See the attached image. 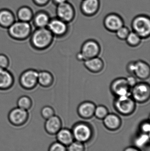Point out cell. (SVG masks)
Returning a JSON list of instances; mask_svg holds the SVG:
<instances>
[{
	"label": "cell",
	"instance_id": "8fae6325",
	"mask_svg": "<svg viewBox=\"0 0 150 151\" xmlns=\"http://www.w3.org/2000/svg\"><path fill=\"white\" fill-rule=\"evenodd\" d=\"M29 118L28 111L19 107H15L11 109L8 114L9 121L12 125L20 126L24 124Z\"/></svg>",
	"mask_w": 150,
	"mask_h": 151
},
{
	"label": "cell",
	"instance_id": "ac0fdd59",
	"mask_svg": "<svg viewBox=\"0 0 150 151\" xmlns=\"http://www.w3.org/2000/svg\"><path fill=\"white\" fill-rule=\"evenodd\" d=\"M83 62L85 67L92 73L101 72L105 67L104 61L98 56L87 59Z\"/></svg>",
	"mask_w": 150,
	"mask_h": 151
},
{
	"label": "cell",
	"instance_id": "e0dca14e",
	"mask_svg": "<svg viewBox=\"0 0 150 151\" xmlns=\"http://www.w3.org/2000/svg\"><path fill=\"white\" fill-rule=\"evenodd\" d=\"M100 5L99 0H83L81 4V10L85 16L91 17L97 12Z\"/></svg>",
	"mask_w": 150,
	"mask_h": 151
},
{
	"label": "cell",
	"instance_id": "44dd1931",
	"mask_svg": "<svg viewBox=\"0 0 150 151\" xmlns=\"http://www.w3.org/2000/svg\"><path fill=\"white\" fill-rule=\"evenodd\" d=\"M50 19V16L47 12L40 11L34 14L32 21L35 28H44L47 27Z\"/></svg>",
	"mask_w": 150,
	"mask_h": 151
},
{
	"label": "cell",
	"instance_id": "4fadbf2b",
	"mask_svg": "<svg viewBox=\"0 0 150 151\" xmlns=\"http://www.w3.org/2000/svg\"><path fill=\"white\" fill-rule=\"evenodd\" d=\"M104 24L107 30L112 32H115L124 26V21L122 18L118 14L112 13L105 18Z\"/></svg>",
	"mask_w": 150,
	"mask_h": 151
},
{
	"label": "cell",
	"instance_id": "7c38bea8",
	"mask_svg": "<svg viewBox=\"0 0 150 151\" xmlns=\"http://www.w3.org/2000/svg\"><path fill=\"white\" fill-rule=\"evenodd\" d=\"M56 13L57 18L67 23L72 21L75 17L74 7L67 1L57 5Z\"/></svg>",
	"mask_w": 150,
	"mask_h": 151
},
{
	"label": "cell",
	"instance_id": "f1b7e54d",
	"mask_svg": "<svg viewBox=\"0 0 150 151\" xmlns=\"http://www.w3.org/2000/svg\"><path fill=\"white\" fill-rule=\"evenodd\" d=\"M108 114L107 108L102 105L96 106L94 116L99 119H103Z\"/></svg>",
	"mask_w": 150,
	"mask_h": 151
},
{
	"label": "cell",
	"instance_id": "1f68e13d",
	"mask_svg": "<svg viewBox=\"0 0 150 151\" xmlns=\"http://www.w3.org/2000/svg\"><path fill=\"white\" fill-rule=\"evenodd\" d=\"M68 151H85V146L83 143L76 141L69 145Z\"/></svg>",
	"mask_w": 150,
	"mask_h": 151
},
{
	"label": "cell",
	"instance_id": "3957f363",
	"mask_svg": "<svg viewBox=\"0 0 150 151\" xmlns=\"http://www.w3.org/2000/svg\"><path fill=\"white\" fill-rule=\"evenodd\" d=\"M113 104L116 111L124 116L132 114L136 107V103L131 96L115 98Z\"/></svg>",
	"mask_w": 150,
	"mask_h": 151
},
{
	"label": "cell",
	"instance_id": "d4e9b609",
	"mask_svg": "<svg viewBox=\"0 0 150 151\" xmlns=\"http://www.w3.org/2000/svg\"><path fill=\"white\" fill-rule=\"evenodd\" d=\"M56 135L58 142L65 146H69L74 141L72 131L67 129H61Z\"/></svg>",
	"mask_w": 150,
	"mask_h": 151
},
{
	"label": "cell",
	"instance_id": "484cf974",
	"mask_svg": "<svg viewBox=\"0 0 150 151\" xmlns=\"http://www.w3.org/2000/svg\"><path fill=\"white\" fill-rule=\"evenodd\" d=\"M33 105L32 100L28 96H22L19 97L17 101V106L18 107L28 111Z\"/></svg>",
	"mask_w": 150,
	"mask_h": 151
},
{
	"label": "cell",
	"instance_id": "8d00e7d4",
	"mask_svg": "<svg viewBox=\"0 0 150 151\" xmlns=\"http://www.w3.org/2000/svg\"><path fill=\"white\" fill-rule=\"evenodd\" d=\"M135 62L132 61L129 62L127 66V71L130 75H134V72L135 70Z\"/></svg>",
	"mask_w": 150,
	"mask_h": 151
},
{
	"label": "cell",
	"instance_id": "30bf717a",
	"mask_svg": "<svg viewBox=\"0 0 150 151\" xmlns=\"http://www.w3.org/2000/svg\"><path fill=\"white\" fill-rule=\"evenodd\" d=\"M47 27L54 37L58 38L65 36L68 31V23L57 17L51 18Z\"/></svg>",
	"mask_w": 150,
	"mask_h": 151
},
{
	"label": "cell",
	"instance_id": "f546056e",
	"mask_svg": "<svg viewBox=\"0 0 150 151\" xmlns=\"http://www.w3.org/2000/svg\"><path fill=\"white\" fill-rule=\"evenodd\" d=\"M41 114L44 119L46 120L55 115V111L52 106H45L41 110Z\"/></svg>",
	"mask_w": 150,
	"mask_h": 151
},
{
	"label": "cell",
	"instance_id": "7a4b0ae2",
	"mask_svg": "<svg viewBox=\"0 0 150 151\" xmlns=\"http://www.w3.org/2000/svg\"><path fill=\"white\" fill-rule=\"evenodd\" d=\"M7 29L9 36L18 41L29 39L33 31L31 23L18 20H16Z\"/></svg>",
	"mask_w": 150,
	"mask_h": 151
},
{
	"label": "cell",
	"instance_id": "f35d334b",
	"mask_svg": "<svg viewBox=\"0 0 150 151\" xmlns=\"http://www.w3.org/2000/svg\"><path fill=\"white\" fill-rule=\"evenodd\" d=\"M76 59H77L78 61H80V62H84V61H85L84 58L83 57L82 55V53H81L80 51L76 54Z\"/></svg>",
	"mask_w": 150,
	"mask_h": 151
},
{
	"label": "cell",
	"instance_id": "6da1fadb",
	"mask_svg": "<svg viewBox=\"0 0 150 151\" xmlns=\"http://www.w3.org/2000/svg\"><path fill=\"white\" fill-rule=\"evenodd\" d=\"M53 36L47 27L36 28L30 37V44L35 50H45L49 47L53 41Z\"/></svg>",
	"mask_w": 150,
	"mask_h": 151
},
{
	"label": "cell",
	"instance_id": "d6a6232c",
	"mask_svg": "<svg viewBox=\"0 0 150 151\" xmlns=\"http://www.w3.org/2000/svg\"><path fill=\"white\" fill-rule=\"evenodd\" d=\"M10 65V60L6 55L0 54V68L8 69Z\"/></svg>",
	"mask_w": 150,
	"mask_h": 151
},
{
	"label": "cell",
	"instance_id": "cb8c5ba5",
	"mask_svg": "<svg viewBox=\"0 0 150 151\" xmlns=\"http://www.w3.org/2000/svg\"><path fill=\"white\" fill-rule=\"evenodd\" d=\"M33 15V11L30 7L23 6L17 11L16 17L18 20L30 23L32 20Z\"/></svg>",
	"mask_w": 150,
	"mask_h": 151
},
{
	"label": "cell",
	"instance_id": "e575fe53",
	"mask_svg": "<svg viewBox=\"0 0 150 151\" xmlns=\"http://www.w3.org/2000/svg\"><path fill=\"white\" fill-rule=\"evenodd\" d=\"M127 83L130 88H133L137 83V80L135 76L133 75H130L126 78Z\"/></svg>",
	"mask_w": 150,
	"mask_h": 151
},
{
	"label": "cell",
	"instance_id": "d6986e66",
	"mask_svg": "<svg viewBox=\"0 0 150 151\" xmlns=\"http://www.w3.org/2000/svg\"><path fill=\"white\" fill-rule=\"evenodd\" d=\"M61 127V120L60 117L56 115H53L46 120L45 128L47 133L49 134H56Z\"/></svg>",
	"mask_w": 150,
	"mask_h": 151
},
{
	"label": "cell",
	"instance_id": "9a60e30c",
	"mask_svg": "<svg viewBox=\"0 0 150 151\" xmlns=\"http://www.w3.org/2000/svg\"><path fill=\"white\" fill-rule=\"evenodd\" d=\"M134 75L142 81L149 79L150 76V67L149 64L142 60L135 61Z\"/></svg>",
	"mask_w": 150,
	"mask_h": 151
},
{
	"label": "cell",
	"instance_id": "9c48e42d",
	"mask_svg": "<svg viewBox=\"0 0 150 151\" xmlns=\"http://www.w3.org/2000/svg\"><path fill=\"white\" fill-rule=\"evenodd\" d=\"M101 51V47L97 42L93 40L85 42L81 47L80 52L85 60L98 57Z\"/></svg>",
	"mask_w": 150,
	"mask_h": 151
},
{
	"label": "cell",
	"instance_id": "83f0119b",
	"mask_svg": "<svg viewBox=\"0 0 150 151\" xmlns=\"http://www.w3.org/2000/svg\"><path fill=\"white\" fill-rule=\"evenodd\" d=\"M149 135L148 134L142 133L140 135L137 136L134 140L135 147L138 149L143 148L146 146L149 142Z\"/></svg>",
	"mask_w": 150,
	"mask_h": 151
},
{
	"label": "cell",
	"instance_id": "7402d4cb",
	"mask_svg": "<svg viewBox=\"0 0 150 151\" xmlns=\"http://www.w3.org/2000/svg\"><path fill=\"white\" fill-rule=\"evenodd\" d=\"M103 120L105 127L109 130H116L121 124L120 118L115 114L108 113Z\"/></svg>",
	"mask_w": 150,
	"mask_h": 151
},
{
	"label": "cell",
	"instance_id": "4dcf8cb0",
	"mask_svg": "<svg viewBox=\"0 0 150 151\" xmlns=\"http://www.w3.org/2000/svg\"><path fill=\"white\" fill-rule=\"evenodd\" d=\"M129 32L130 31L129 28L127 27L123 26L118 29L115 33L118 39L122 40H125Z\"/></svg>",
	"mask_w": 150,
	"mask_h": 151
},
{
	"label": "cell",
	"instance_id": "ba28073f",
	"mask_svg": "<svg viewBox=\"0 0 150 151\" xmlns=\"http://www.w3.org/2000/svg\"><path fill=\"white\" fill-rule=\"evenodd\" d=\"M110 90L115 98L131 96V88L124 77L114 79L110 85Z\"/></svg>",
	"mask_w": 150,
	"mask_h": 151
},
{
	"label": "cell",
	"instance_id": "52a82bcc",
	"mask_svg": "<svg viewBox=\"0 0 150 151\" xmlns=\"http://www.w3.org/2000/svg\"><path fill=\"white\" fill-rule=\"evenodd\" d=\"M72 133L76 141L83 143L90 141L92 135L90 126L85 122H79L75 125Z\"/></svg>",
	"mask_w": 150,
	"mask_h": 151
},
{
	"label": "cell",
	"instance_id": "ffe728a7",
	"mask_svg": "<svg viewBox=\"0 0 150 151\" xmlns=\"http://www.w3.org/2000/svg\"><path fill=\"white\" fill-rule=\"evenodd\" d=\"M15 14L10 10L3 9L0 10V27L8 29L16 20Z\"/></svg>",
	"mask_w": 150,
	"mask_h": 151
},
{
	"label": "cell",
	"instance_id": "d590c367",
	"mask_svg": "<svg viewBox=\"0 0 150 151\" xmlns=\"http://www.w3.org/2000/svg\"><path fill=\"white\" fill-rule=\"evenodd\" d=\"M141 129L142 133L149 134L150 130V124L149 122H143L141 126Z\"/></svg>",
	"mask_w": 150,
	"mask_h": 151
},
{
	"label": "cell",
	"instance_id": "2e32d148",
	"mask_svg": "<svg viewBox=\"0 0 150 151\" xmlns=\"http://www.w3.org/2000/svg\"><path fill=\"white\" fill-rule=\"evenodd\" d=\"M96 105L91 101H86L81 103L77 109L78 115L84 119H89L94 116Z\"/></svg>",
	"mask_w": 150,
	"mask_h": 151
},
{
	"label": "cell",
	"instance_id": "60d3db41",
	"mask_svg": "<svg viewBox=\"0 0 150 151\" xmlns=\"http://www.w3.org/2000/svg\"><path fill=\"white\" fill-rule=\"evenodd\" d=\"M52 1L54 3L57 5L67 1V0H52Z\"/></svg>",
	"mask_w": 150,
	"mask_h": 151
},
{
	"label": "cell",
	"instance_id": "277c9868",
	"mask_svg": "<svg viewBox=\"0 0 150 151\" xmlns=\"http://www.w3.org/2000/svg\"><path fill=\"white\" fill-rule=\"evenodd\" d=\"M133 32L137 34L142 39L149 37L150 19L145 15H139L134 19L131 24Z\"/></svg>",
	"mask_w": 150,
	"mask_h": 151
},
{
	"label": "cell",
	"instance_id": "603a6c76",
	"mask_svg": "<svg viewBox=\"0 0 150 151\" xmlns=\"http://www.w3.org/2000/svg\"><path fill=\"white\" fill-rule=\"evenodd\" d=\"M54 79L52 73L47 70L38 71V84L43 88H49L53 85Z\"/></svg>",
	"mask_w": 150,
	"mask_h": 151
},
{
	"label": "cell",
	"instance_id": "5bb4252c",
	"mask_svg": "<svg viewBox=\"0 0 150 151\" xmlns=\"http://www.w3.org/2000/svg\"><path fill=\"white\" fill-rule=\"evenodd\" d=\"M11 72L8 69L0 68V91H6L12 88L15 79Z\"/></svg>",
	"mask_w": 150,
	"mask_h": 151
},
{
	"label": "cell",
	"instance_id": "ab89813d",
	"mask_svg": "<svg viewBox=\"0 0 150 151\" xmlns=\"http://www.w3.org/2000/svg\"><path fill=\"white\" fill-rule=\"evenodd\" d=\"M124 151H141L136 147H129L126 148Z\"/></svg>",
	"mask_w": 150,
	"mask_h": 151
},
{
	"label": "cell",
	"instance_id": "836d02e7",
	"mask_svg": "<svg viewBox=\"0 0 150 151\" xmlns=\"http://www.w3.org/2000/svg\"><path fill=\"white\" fill-rule=\"evenodd\" d=\"M48 151H67V149L66 146L57 142L51 145Z\"/></svg>",
	"mask_w": 150,
	"mask_h": 151
},
{
	"label": "cell",
	"instance_id": "74e56055",
	"mask_svg": "<svg viewBox=\"0 0 150 151\" xmlns=\"http://www.w3.org/2000/svg\"><path fill=\"white\" fill-rule=\"evenodd\" d=\"M34 3L39 6H44L49 2L50 0H33Z\"/></svg>",
	"mask_w": 150,
	"mask_h": 151
},
{
	"label": "cell",
	"instance_id": "5b68a950",
	"mask_svg": "<svg viewBox=\"0 0 150 151\" xmlns=\"http://www.w3.org/2000/svg\"><path fill=\"white\" fill-rule=\"evenodd\" d=\"M131 97L136 103L144 104L149 99L150 97V86L148 83H137L131 88Z\"/></svg>",
	"mask_w": 150,
	"mask_h": 151
},
{
	"label": "cell",
	"instance_id": "8992f818",
	"mask_svg": "<svg viewBox=\"0 0 150 151\" xmlns=\"http://www.w3.org/2000/svg\"><path fill=\"white\" fill-rule=\"evenodd\" d=\"M38 71L33 69H29L24 71L19 77V83L24 89L31 90L35 88L38 83Z\"/></svg>",
	"mask_w": 150,
	"mask_h": 151
},
{
	"label": "cell",
	"instance_id": "4316f807",
	"mask_svg": "<svg viewBox=\"0 0 150 151\" xmlns=\"http://www.w3.org/2000/svg\"><path fill=\"white\" fill-rule=\"evenodd\" d=\"M142 39L135 32H130L125 40L129 46L133 47H137L141 44Z\"/></svg>",
	"mask_w": 150,
	"mask_h": 151
}]
</instances>
